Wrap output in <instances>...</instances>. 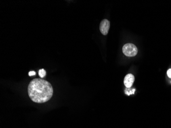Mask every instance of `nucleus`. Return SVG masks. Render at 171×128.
I'll list each match as a JSON object with an SVG mask.
<instances>
[{
  "mask_svg": "<svg viewBox=\"0 0 171 128\" xmlns=\"http://www.w3.org/2000/svg\"><path fill=\"white\" fill-rule=\"evenodd\" d=\"M135 81L134 76L132 74H128L124 78V85L127 88H131Z\"/></svg>",
  "mask_w": 171,
  "mask_h": 128,
  "instance_id": "4",
  "label": "nucleus"
},
{
  "mask_svg": "<svg viewBox=\"0 0 171 128\" xmlns=\"http://www.w3.org/2000/svg\"><path fill=\"white\" fill-rule=\"evenodd\" d=\"M167 75L169 78H171V69H169L167 71Z\"/></svg>",
  "mask_w": 171,
  "mask_h": 128,
  "instance_id": "6",
  "label": "nucleus"
},
{
  "mask_svg": "<svg viewBox=\"0 0 171 128\" xmlns=\"http://www.w3.org/2000/svg\"><path fill=\"white\" fill-rule=\"evenodd\" d=\"M30 99L36 103H44L49 100L53 93L51 84L46 80L35 78L31 81L28 87Z\"/></svg>",
  "mask_w": 171,
  "mask_h": 128,
  "instance_id": "1",
  "label": "nucleus"
},
{
  "mask_svg": "<svg viewBox=\"0 0 171 128\" xmlns=\"http://www.w3.org/2000/svg\"><path fill=\"white\" fill-rule=\"evenodd\" d=\"M39 76H40V77L43 78L46 76V72L44 69H40V70H39Z\"/></svg>",
  "mask_w": 171,
  "mask_h": 128,
  "instance_id": "5",
  "label": "nucleus"
},
{
  "mask_svg": "<svg viewBox=\"0 0 171 128\" xmlns=\"http://www.w3.org/2000/svg\"><path fill=\"white\" fill-rule=\"evenodd\" d=\"M110 26V23L109 21L107 19L103 20L101 22L99 26V29L101 33L104 35L107 34L109 32Z\"/></svg>",
  "mask_w": 171,
  "mask_h": 128,
  "instance_id": "3",
  "label": "nucleus"
},
{
  "mask_svg": "<svg viewBox=\"0 0 171 128\" xmlns=\"http://www.w3.org/2000/svg\"><path fill=\"white\" fill-rule=\"evenodd\" d=\"M35 74H36L35 72V71H30V72H29V75L30 76H34V75H35Z\"/></svg>",
  "mask_w": 171,
  "mask_h": 128,
  "instance_id": "7",
  "label": "nucleus"
},
{
  "mask_svg": "<svg viewBox=\"0 0 171 128\" xmlns=\"http://www.w3.org/2000/svg\"><path fill=\"white\" fill-rule=\"evenodd\" d=\"M122 52L127 56H134L138 52V50L135 45L131 43H128L123 46Z\"/></svg>",
  "mask_w": 171,
  "mask_h": 128,
  "instance_id": "2",
  "label": "nucleus"
}]
</instances>
